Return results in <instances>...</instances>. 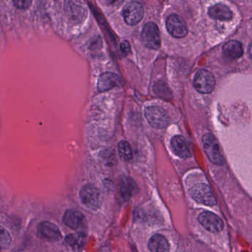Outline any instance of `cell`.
Returning <instances> with one entry per match:
<instances>
[{
  "instance_id": "obj_1",
  "label": "cell",
  "mask_w": 252,
  "mask_h": 252,
  "mask_svg": "<svg viewBox=\"0 0 252 252\" xmlns=\"http://www.w3.org/2000/svg\"><path fill=\"white\" fill-rule=\"evenodd\" d=\"M203 148L209 160L215 164L223 163V156L220 147L215 137L212 134H206L203 138Z\"/></svg>"
},
{
  "instance_id": "obj_2",
  "label": "cell",
  "mask_w": 252,
  "mask_h": 252,
  "mask_svg": "<svg viewBox=\"0 0 252 252\" xmlns=\"http://www.w3.org/2000/svg\"><path fill=\"white\" fill-rule=\"evenodd\" d=\"M141 41L144 46L150 49L158 50L160 48V32L156 23H149L144 26L141 33Z\"/></svg>"
},
{
  "instance_id": "obj_3",
  "label": "cell",
  "mask_w": 252,
  "mask_h": 252,
  "mask_svg": "<svg viewBox=\"0 0 252 252\" xmlns=\"http://www.w3.org/2000/svg\"><path fill=\"white\" fill-rule=\"evenodd\" d=\"M189 192L192 198L197 203L210 206H215L217 203L215 194L207 184H196L190 189Z\"/></svg>"
},
{
  "instance_id": "obj_4",
  "label": "cell",
  "mask_w": 252,
  "mask_h": 252,
  "mask_svg": "<svg viewBox=\"0 0 252 252\" xmlns=\"http://www.w3.org/2000/svg\"><path fill=\"white\" fill-rule=\"evenodd\" d=\"M146 119L155 128L162 129L169 125V118L167 113L160 107H149L145 110Z\"/></svg>"
},
{
  "instance_id": "obj_5",
  "label": "cell",
  "mask_w": 252,
  "mask_h": 252,
  "mask_svg": "<svg viewBox=\"0 0 252 252\" xmlns=\"http://www.w3.org/2000/svg\"><path fill=\"white\" fill-rule=\"evenodd\" d=\"M215 86V79L212 73L206 70L197 72L194 79V87L199 93L210 94Z\"/></svg>"
},
{
  "instance_id": "obj_6",
  "label": "cell",
  "mask_w": 252,
  "mask_h": 252,
  "mask_svg": "<svg viewBox=\"0 0 252 252\" xmlns=\"http://www.w3.org/2000/svg\"><path fill=\"white\" fill-rule=\"evenodd\" d=\"M80 197L82 203L89 208L95 210L101 206V195L99 190L92 185H86L81 189Z\"/></svg>"
},
{
  "instance_id": "obj_7",
  "label": "cell",
  "mask_w": 252,
  "mask_h": 252,
  "mask_svg": "<svg viewBox=\"0 0 252 252\" xmlns=\"http://www.w3.org/2000/svg\"><path fill=\"white\" fill-rule=\"evenodd\" d=\"M122 13L126 24L129 26H135L144 17V8L139 2L132 1L125 5Z\"/></svg>"
},
{
  "instance_id": "obj_8",
  "label": "cell",
  "mask_w": 252,
  "mask_h": 252,
  "mask_svg": "<svg viewBox=\"0 0 252 252\" xmlns=\"http://www.w3.org/2000/svg\"><path fill=\"white\" fill-rule=\"evenodd\" d=\"M168 32L175 38H183L188 33L187 24L180 16L172 14L168 17L166 23Z\"/></svg>"
},
{
  "instance_id": "obj_9",
  "label": "cell",
  "mask_w": 252,
  "mask_h": 252,
  "mask_svg": "<svg viewBox=\"0 0 252 252\" xmlns=\"http://www.w3.org/2000/svg\"><path fill=\"white\" fill-rule=\"evenodd\" d=\"M198 221L206 230L210 232H220L223 228V222L222 220L212 212H202L199 215Z\"/></svg>"
},
{
  "instance_id": "obj_10",
  "label": "cell",
  "mask_w": 252,
  "mask_h": 252,
  "mask_svg": "<svg viewBox=\"0 0 252 252\" xmlns=\"http://www.w3.org/2000/svg\"><path fill=\"white\" fill-rule=\"evenodd\" d=\"M63 222L69 228L74 230L82 229L86 225L85 215L76 210H67L64 214Z\"/></svg>"
},
{
  "instance_id": "obj_11",
  "label": "cell",
  "mask_w": 252,
  "mask_h": 252,
  "mask_svg": "<svg viewBox=\"0 0 252 252\" xmlns=\"http://www.w3.org/2000/svg\"><path fill=\"white\" fill-rule=\"evenodd\" d=\"M39 235L49 242L58 241L61 239V231L55 224L51 222H43L38 227Z\"/></svg>"
},
{
  "instance_id": "obj_12",
  "label": "cell",
  "mask_w": 252,
  "mask_h": 252,
  "mask_svg": "<svg viewBox=\"0 0 252 252\" xmlns=\"http://www.w3.org/2000/svg\"><path fill=\"white\" fill-rule=\"evenodd\" d=\"M65 12L72 21L79 22L85 17V8L80 0H65Z\"/></svg>"
},
{
  "instance_id": "obj_13",
  "label": "cell",
  "mask_w": 252,
  "mask_h": 252,
  "mask_svg": "<svg viewBox=\"0 0 252 252\" xmlns=\"http://www.w3.org/2000/svg\"><path fill=\"white\" fill-rule=\"evenodd\" d=\"M119 76L113 73H103L98 82V91L100 93L106 92L120 85Z\"/></svg>"
},
{
  "instance_id": "obj_14",
  "label": "cell",
  "mask_w": 252,
  "mask_h": 252,
  "mask_svg": "<svg viewBox=\"0 0 252 252\" xmlns=\"http://www.w3.org/2000/svg\"><path fill=\"white\" fill-rule=\"evenodd\" d=\"M171 147L174 153L178 157L187 158L191 156L188 143L187 140L181 135H176L172 138L171 141Z\"/></svg>"
},
{
  "instance_id": "obj_15",
  "label": "cell",
  "mask_w": 252,
  "mask_h": 252,
  "mask_svg": "<svg viewBox=\"0 0 252 252\" xmlns=\"http://www.w3.org/2000/svg\"><path fill=\"white\" fill-rule=\"evenodd\" d=\"M209 15L213 20L220 21H229L232 19L233 14L231 10L223 4H217L209 9Z\"/></svg>"
},
{
  "instance_id": "obj_16",
  "label": "cell",
  "mask_w": 252,
  "mask_h": 252,
  "mask_svg": "<svg viewBox=\"0 0 252 252\" xmlns=\"http://www.w3.org/2000/svg\"><path fill=\"white\" fill-rule=\"evenodd\" d=\"M222 54L230 60H236V59L240 58L243 54L242 44L235 40L226 42L222 47Z\"/></svg>"
},
{
  "instance_id": "obj_17",
  "label": "cell",
  "mask_w": 252,
  "mask_h": 252,
  "mask_svg": "<svg viewBox=\"0 0 252 252\" xmlns=\"http://www.w3.org/2000/svg\"><path fill=\"white\" fill-rule=\"evenodd\" d=\"M149 249L153 252H166L169 250V243L163 236L156 234L149 242Z\"/></svg>"
},
{
  "instance_id": "obj_18",
  "label": "cell",
  "mask_w": 252,
  "mask_h": 252,
  "mask_svg": "<svg viewBox=\"0 0 252 252\" xmlns=\"http://www.w3.org/2000/svg\"><path fill=\"white\" fill-rule=\"evenodd\" d=\"M86 242V236L84 233L71 234L65 239V243L72 250L79 251L83 249Z\"/></svg>"
},
{
  "instance_id": "obj_19",
  "label": "cell",
  "mask_w": 252,
  "mask_h": 252,
  "mask_svg": "<svg viewBox=\"0 0 252 252\" xmlns=\"http://www.w3.org/2000/svg\"><path fill=\"white\" fill-rule=\"evenodd\" d=\"M134 184L129 178H124L120 183V191L122 197L127 200L132 195L134 189Z\"/></svg>"
},
{
  "instance_id": "obj_20",
  "label": "cell",
  "mask_w": 252,
  "mask_h": 252,
  "mask_svg": "<svg viewBox=\"0 0 252 252\" xmlns=\"http://www.w3.org/2000/svg\"><path fill=\"white\" fill-rule=\"evenodd\" d=\"M118 151L121 158L125 161L130 160L132 158V150L130 145L125 141H121L118 145Z\"/></svg>"
},
{
  "instance_id": "obj_21",
  "label": "cell",
  "mask_w": 252,
  "mask_h": 252,
  "mask_svg": "<svg viewBox=\"0 0 252 252\" xmlns=\"http://www.w3.org/2000/svg\"><path fill=\"white\" fill-rule=\"evenodd\" d=\"M154 92L156 95L164 99H169L171 96L169 88L163 82H158L155 85Z\"/></svg>"
},
{
  "instance_id": "obj_22",
  "label": "cell",
  "mask_w": 252,
  "mask_h": 252,
  "mask_svg": "<svg viewBox=\"0 0 252 252\" xmlns=\"http://www.w3.org/2000/svg\"><path fill=\"white\" fill-rule=\"evenodd\" d=\"M11 243V237L8 231L0 226V249H7Z\"/></svg>"
},
{
  "instance_id": "obj_23",
  "label": "cell",
  "mask_w": 252,
  "mask_h": 252,
  "mask_svg": "<svg viewBox=\"0 0 252 252\" xmlns=\"http://www.w3.org/2000/svg\"><path fill=\"white\" fill-rule=\"evenodd\" d=\"M13 2L18 9L26 10L32 5V0H13Z\"/></svg>"
},
{
  "instance_id": "obj_24",
  "label": "cell",
  "mask_w": 252,
  "mask_h": 252,
  "mask_svg": "<svg viewBox=\"0 0 252 252\" xmlns=\"http://www.w3.org/2000/svg\"><path fill=\"white\" fill-rule=\"evenodd\" d=\"M130 45L127 41H123L121 44V50H122L123 54H128L130 52Z\"/></svg>"
},
{
  "instance_id": "obj_25",
  "label": "cell",
  "mask_w": 252,
  "mask_h": 252,
  "mask_svg": "<svg viewBox=\"0 0 252 252\" xmlns=\"http://www.w3.org/2000/svg\"><path fill=\"white\" fill-rule=\"evenodd\" d=\"M123 2L124 0H108L109 4L112 6H118Z\"/></svg>"
}]
</instances>
